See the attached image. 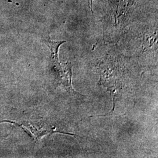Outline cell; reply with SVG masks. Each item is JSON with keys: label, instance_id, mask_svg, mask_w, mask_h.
Listing matches in <instances>:
<instances>
[{"label": "cell", "instance_id": "6da1fadb", "mask_svg": "<svg viewBox=\"0 0 158 158\" xmlns=\"http://www.w3.org/2000/svg\"><path fill=\"white\" fill-rule=\"evenodd\" d=\"M46 44L49 48L51 51V63L52 69L56 72L61 68L60 63L59 62L58 58V51L59 47L63 44L65 43L66 41H55L48 38L45 40Z\"/></svg>", "mask_w": 158, "mask_h": 158}]
</instances>
